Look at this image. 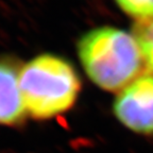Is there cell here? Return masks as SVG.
<instances>
[{
  "label": "cell",
  "mask_w": 153,
  "mask_h": 153,
  "mask_svg": "<svg viewBox=\"0 0 153 153\" xmlns=\"http://www.w3.org/2000/svg\"><path fill=\"white\" fill-rule=\"evenodd\" d=\"M76 52L88 79L105 91L118 93L143 72L134 35L116 27H97L84 33Z\"/></svg>",
  "instance_id": "1"
},
{
  "label": "cell",
  "mask_w": 153,
  "mask_h": 153,
  "mask_svg": "<svg viewBox=\"0 0 153 153\" xmlns=\"http://www.w3.org/2000/svg\"><path fill=\"white\" fill-rule=\"evenodd\" d=\"M81 79L74 66L60 55L44 53L19 70V87L28 116L48 120L70 111L81 91Z\"/></svg>",
  "instance_id": "2"
},
{
  "label": "cell",
  "mask_w": 153,
  "mask_h": 153,
  "mask_svg": "<svg viewBox=\"0 0 153 153\" xmlns=\"http://www.w3.org/2000/svg\"><path fill=\"white\" fill-rule=\"evenodd\" d=\"M112 111L122 127L139 136L153 138V74L143 72L118 91Z\"/></svg>",
  "instance_id": "3"
},
{
  "label": "cell",
  "mask_w": 153,
  "mask_h": 153,
  "mask_svg": "<svg viewBox=\"0 0 153 153\" xmlns=\"http://www.w3.org/2000/svg\"><path fill=\"white\" fill-rule=\"evenodd\" d=\"M19 70L14 60L0 59V124L22 126L28 113L19 87Z\"/></svg>",
  "instance_id": "4"
},
{
  "label": "cell",
  "mask_w": 153,
  "mask_h": 153,
  "mask_svg": "<svg viewBox=\"0 0 153 153\" xmlns=\"http://www.w3.org/2000/svg\"><path fill=\"white\" fill-rule=\"evenodd\" d=\"M132 34L137 42L147 71L153 74V18L135 22Z\"/></svg>",
  "instance_id": "5"
},
{
  "label": "cell",
  "mask_w": 153,
  "mask_h": 153,
  "mask_svg": "<svg viewBox=\"0 0 153 153\" xmlns=\"http://www.w3.org/2000/svg\"><path fill=\"white\" fill-rule=\"evenodd\" d=\"M124 14L137 22L153 18V0H114Z\"/></svg>",
  "instance_id": "6"
}]
</instances>
